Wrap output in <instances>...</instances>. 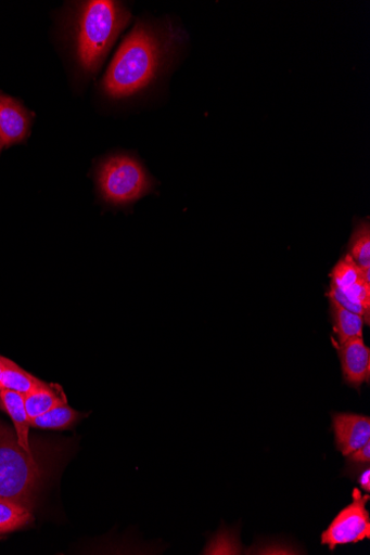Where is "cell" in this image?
<instances>
[{
  "label": "cell",
  "instance_id": "1",
  "mask_svg": "<svg viewBox=\"0 0 370 555\" xmlns=\"http://www.w3.org/2000/svg\"><path fill=\"white\" fill-rule=\"evenodd\" d=\"M183 38L182 30L171 24L137 23L103 78L104 92L123 99L149 87L167 67Z\"/></svg>",
  "mask_w": 370,
  "mask_h": 555
},
{
  "label": "cell",
  "instance_id": "2",
  "mask_svg": "<svg viewBox=\"0 0 370 555\" xmlns=\"http://www.w3.org/2000/svg\"><path fill=\"white\" fill-rule=\"evenodd\" d=\"M130 20V12L112 0H92L82 5L75 26V46L78 64L86 74L94 75L100 69Z\"/></svg>",
  "mask_w": 370,
  "mask_h": 555
},
{
  "label": "cell",
  "instance_id": "3",
  "mask_svg": "<svg viewBox=\"0 0 370 555\" xmlns=\"http://www.w3.org/2000/svg\"><path fill=\"white\" fill-rule=\"evenodd\" d=\"M41 480V470L18 443L15 435L0 424V498L23 504L31 511Z\"/></svg>",
  "mask_w": 370,
  "mask_h": 555
},
{
  "label": "cell",
  "instance_id": "4",
  "mask_svg": "<svg viewBox=\"0 0 370 555\" xmlns=\"http://www.w3.org/2000/svg\"><path fill=\"white\" fill-rule=\"evenodd\" d=\"M102 198L113 206H127L152 191V180L133 157L119 155L103 162L98 171Z\"/></svg>",
  "mask_w": 370,
  "mask_h": 555
},
{
  "label": "cell",
  "instance_id": "5",
  "mask_svg": "<svg viewBox=\"0 0 370 555\" xmlns=\"http://www.w3.org/2000/svg\"><path fill=\"white\" fill-rule=\"evenodd\" d=\"M352 496V503L337 514L322 533L321 543L331 551L370 539V515L367 511L370 496L362 494L358 488H354Z\"/></svg>",
  "mask_w": 370,
  "mask_h": 555
},
{
  "label": "cell",
  "instance_id": "6",
  "mask_svg": "<svg viewBox=\"0 0 370 555\" xmlns=\"http://www.w3.org/2000/svg\"><path fill=\"white\" fill-rule=\"evenodd\" d=\"M332 430L336 450L344 457L370 442V418L354 413L332 415Z\"/></svg>",
  "mask_w": 370,
  "mask_h": 555
},
{
  "label": "cell",
  "instance_id": "7",
  "mask_svg": "<svg viewBox=\"0 0 370 555\" xmlns=\"http://www.w3.org/2000/svg\"><path fill=\"white\" fill-rule=\"evenodd\" d=\"M342 365L343 379L346 385L359 390L370 382V349L362 337L336 344Z\"/></svg>",
  "mask_w": 370,
  "mask_h": 555
},
{
  "label": "cell",
  "instance_id": "8",
  "mask_svg": "<svg viewBox=\"0 0 370 555\" xmlns=\"http://www.w3.org/2000/svg\"><path fill=\"white\" fill-rule=\"evenodd\" d=\"M30 116L17 101L0 94V140L4 146L23 141L30 128Z\"/></svg>",
  "mask_w": 370,
  "mask_h": 555
},
{
  "label": "cell",
  "instance_id": "9",
  "mask_svg": "<svg viewBox=\"0 0 370 555\" xmlns=\"http://www.w3.org/2000/svg\"><path fill=\"white\" fill-rule=\"evenodd\" d=\"M0 410L12 418L21 447L29 455H34L29 442L30 424L25 409L24 395L5 388L0 389Z\"/></svg>",
  "mask_w": 370,
  "mask_h": 555
},
{
  "label": "cell",
  "instance_id": "10",
  "mask_svg": "<svg viewBox=\"0 0 370 555\" xmlns=\"http://www.w3.org/2000/svg\"><path fill=\"white\" fill-rule=\"evenodd\" d=\"M24 400L29 421L67 403L66 393L58 384H48L43 388L24 395Z\"/></svg>",
  "mask_w": 370,
  "mask_h": 555
},
{
  "label": "cell",
  "instance_id": "11",
  "mask_svg": "<svg viewBox=\"0 0 370 555\" xmlns=\"http://www.w3.org/2000/svg\"><path fill=\"white\" fill-rule=\"evenodd\" d=\"M0 365H2V388L27 395L48 386L47 383L27 373L4 357H0Z\"/></svg>",
  "mask_w": 370,
  "mask_h": 555
},
{
  "label": "cell",
  "instance_id": "12",
  "mask_svg": "<svg viewBox=\"0 0 370 555\" xmlns=\"http://www.w3.org/2000/svg\"><path fill=\"white\" fill-rule=\"evenodd\" d=\"M330 312L334 333L337 337V344H343L349 339L362 337L365 321L358 314H355L339 305L337 301L330 299Z\"/></svg>",
  "mask_w": 370,
  "mask_h": 555
},
{
  "label": "cell",
  "instance_id": "13",
  "mask_svg": "<svg viewBox=\"0 0 370 555\" xmlns=\"http://www.w3.org/2000/svg\"><path fill=\"white\" fill-rule=\"evenodd\" d=\"M34 520L31 511L23 504L0 498V535L23 529Z\"/></svg>",
  "mask_w": 370,
  "mask_h": 555
},
{
  "label": "cell",
  "instance_id": "14",
  "mask_svg": "<svg viewBox=\"0 0 370 555\" xmlns=\"http://www.w3.org/2000/svg\"><path fill=\"white\" fill-rule=\"evenodd\" d=\"M81 417L82 415L68 406V403H63V405L29 421V424L30 427L38 429L67 430L73 428Z\"/></svg>",
  "mask_w": 370,
  "mask_h": 555
},
{
  "label": "cell",
  "instance_id": "15",
  "mask_svg": "<svg viewBox=\"0 0 370 555\" xmlns=\"http://www.w3.org/2000/svg\"><path fill=\"white\" fill-rule=\"evenodd\" d=\"M349 256L362 271H370V227L360 222L349 242Z\"/></svg>",
  "mask_w": 370,
  "mask_h": 555
},
{
  "label": "cell",
  "instance_id": "16",
  "mask_svg": "<svg viewBox=\"0 0 370 555\" xmlns=\"http://www.w3.org/2000/svg\"><path fill=\"white\" fill-rule=\"evenodd\" d=\"M330 276L332 279L331 286L341 292L350 288L363 279L362 270L348 254L335 266Z\"/></svg>",
  "mask_w": 370,
  "mask_h": 555
},
{
  "label": "cell",
  "instance_id": "17",
  "mask_svg": "<svg viewBox=\"0 0 370 555\" xmlns=\"http://www.w3.org/2000/svg\"><path fill=\"white\" fill-rule=\"evenodd\" d=\"M358 483L362 491L369 493L370 491V469L369 466L362 468L358 476Z\"/></svg>",
  "mask_w": 370,
  "mask_h": 555
},
{
  "label": "cell",
  "instance_id": "18",
  "mask_svg": "<svg viewBox=\"0 0 370 555\" xmlns=\"http://www.w3.org/2000/svg\"><path fill=\"white\" fill-rule=\"evenodd\" d=\"M0 389H2V365H0Z\"/></svg>",
  "mask_w": 370,
  "mask_h": 555
},
{
  "label": "cell",
  "instance_id": "19",
  "mask_svg": "<svg viewBox=\"0 0 370 555\" xmlns=\"http://www.w3.org/2000/svg\"><path fill=\"white\" fill-rule=\"evenodd\" d=\"M3 147H4V144H3L2 140H0V153H2Z\"/></svg>",
  "mask_w": 370,
  "mask_h": 555
}]
</instances>
